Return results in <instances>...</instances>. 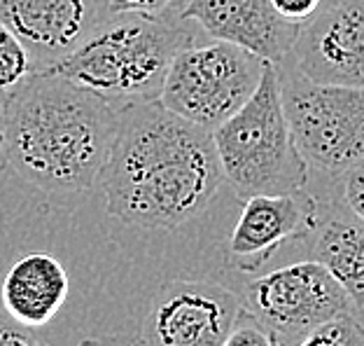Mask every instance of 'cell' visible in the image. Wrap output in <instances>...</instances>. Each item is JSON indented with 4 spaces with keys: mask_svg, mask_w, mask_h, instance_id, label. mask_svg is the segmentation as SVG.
Masks as SVG:
<instances>
[{
    "mask_svg": "<svg viewBox=\"0 0 364 346\" xmlns=\"http://www.w3.org/2000/svg\"><path fill=\"white\" fill-rule=\"evenodd\" d=\"M322 0H271V5L276 7L278 14H283L289 21H309L316 16Z\"/></svg>",
    "mask_w": 364,
    "mask_h": 346,
    "instance_id": "cell-21",
    "label": "cell"
},
{
    "mask_svg": "<svg viewBox=\"0 0 364 346\" xmlns=\"http://www.w3.org/2000/svg\"><path fill=\"white\" fill-rule=\"evenodd\" d=\"M38 73L28 47L0 23V110Z\"/></svg>",
    "mask_w": 364,
    "mask_h": 346,
    "instance_id": "cell-15",
    "label": "cell"
},
{
    "mask_svg": "<svg viewBox=\"0 0 364 346\" xmlns=\"http://www.w3.org/2000/svg\"><path fill=\"white\" fill-rule=\"evenodd\" d=\"M213 141L225 183L238 199L287 194L306 187L309 162L285 115L276 63L267 61L255 94L241 110L213 129Z\"/></svg>",
    "mask_w": 364,
    "mask_h": 346,
    "instance_id": "cell-4",
    "label": "cell"
},
{
    "mask_svg": "<svg viewBox=\"0 0 364 346\" xmlns=\"http://www.w3.org/2000/svg\"><path fill=\"white\" fill-rule=\"evenodd\" d=\"M341 199L346 204V209L364 220V164L343 173Z\"/></svg>",
    "mask_w": 364,
    "mask_h": 346,
    "instance_id": "cell-19",
    "label": "cell"
},
{
    "mask_svg": "<svg viewBox=\"0 0 364 346\" xmlns=\"http://www.w3.org/2000/svg\"><path fill=\"white\" fill-rule=\"evenodd\" d=\"M289 54L313 82L364 89V0H341L313 16Z\"/></svg>",
    "mask_w": 364,
    "mask_h": 346,
    "instance_id": "cell-11",
    "label": "cell"
},
{
    "mask_svg": "<svg viewBox=\"0 0 364 346\" xmlns=\"http://www.w3.org/2000/svg\"><path fill=\"white\" fill-rule=\"evenodd\" d=\"M238 311L229 288L176 278L152 295L140 337L145 346H222Z\"/></svg>",
    "mask_w": 364,
    "mask_h": 346,
    "instance_id": "cell-8",
    "label": "cell"
},
{
    "mask_svg": "<svg viewBox=\"0 0 364 346\" xmlns=\"http://www.w3.org/2000/svg\"><path fill=\"white\" fill-rule=\"evenodd\" d=\"M70 295L68 271L47 253H28L12 262L0 285L3 309L28 327H43Z\"/></svg>",
    "mask_w": 364,
    "mask_h": 346,
    "instance_id": "cell-13",
    "label": "cell"
},
{
    "mask_svg": "<svg viewBox=\"0 0 364 346\" xmlns=\"http://www.w3.org/2000/svg\"><path fill=\"white\" fill-rule=\"evenodd\" d=\"M311 236L313 260L341 283L355 309H364V220L348 209L332 211V206L320 204Z\"/></svg>",
    "mask_w": 364,
    "mask_h": 346,
    "instance_id": "cell-14",
    "label": "cell"
},
{
    "mask_svg": "<svg viewBox=\"0 0 364 346\" xmlns=\"http://www.w3.org/2000/svg\"><path fill=\"white\" fill-rule=\"evenodd\" d=\"M267 61L243 47L196 40L182 47L164 80L159 103L182 120L218 129L247 103L257 89Z\"/></svg>",
    "mask_w": 364,
    "mask_h": 346,
    "instance_id": "cell-5",
    "label": "cell"
},
{
    "mask_svg": "<svg viewBox=\"0 0 364 346\" xmlns=\"http://www.w3.org/2000/svg\"><path fill=\"white\" fill-rule=\"evenodd\" d=\"M98 183L112 218L140 229H178L208 209L225 173L210 129L145 101L119 110Z\"/></svg>",
    "mask_w": 364,
    "mask_h": 346,
    "instance_id": "cell-1",
    "label": "cell"
},
{
    "mask_svg": "<svg viewBox=\"0 0 364 346\" xmlns=\"http://www.w3.org/2000/svg\"><path fill=\"white\" fill-rule=\"evenodd\" d=\"M176 0H110V14H166Z\"/></svg>",
    "mask_w": 364,
    "mask_h": 346,
    "instance_id": "cell-20",
    "label": "cell"
},
{
    "mask_svg": "<svg viewBox=\"0 0 364 346\" xmlns=\"http://www.w3.org/2000/svg\"><path fill=\"white\" fill-rule=\"evenodd\" d=\"M243 307L271 327L283 346H296L320 325L355 309L341 283L316 260L252 278Z\"/></svg>",
    "mask_w": 364,
    "mask_h": 346,
    "instance_id": "cell-7",
    "label": "cell"
},
{
    "mask_svg": "<svg viewBox=\"0 0 364 346\" xmlns=\"http://www.w3.org/2000/svg\"><path fill=\"white\" fill-rule=\"evenodd\" d=\"M117 16L47 70L103 96L119 110L159 101L171 63L182 47L194 43V31L180 16Z\"/></svg>",
    "mask_w": 364,
    "mask_h": 346,
    "instance_id": "cell-3",
    "label": "cell"
},
{
    "mask_svg": "<svg viewBox=\"0 0 364 346\" xmlns=\"http://www.w3.org/2000/svg\"><path fill=\"white\" fill-rule=\"evenodd\" d=\"M276 65L285 115L309 167L343 176L364 164V89L322 85Z\"/></svg>",
    "mask_w": 364,
    "mask_h": 346,
    "instance_id": "cell-6",
    "label": "cell"
},
{
    "mask_svg": "<svg viewBox=\"0 0 364 346\" xmlns=\"http://www.w3.org/2000/svg\"><path fill=\"white\" fill-rule=\"evenodd\" d=\"M178 16L213 40L243 47L271 63L287 59L304 26L278 14L271 0H187Z\"/></svg>",
    "mask_w": 364,
    "mask_h": 346,
    "instance_id": "cell-12",
    "label": "cell"
},
{
    "mask_svg": "<svg viewBox=\"0 0 364 346\" xmlns=\"http://www.w3.org/2000/svg\"><path fill=\"white\" fill-rule=\"evenodd\" d=\"M117 127V105L38 70L0 110L3 167L45 192H85L101 180Z\"/></svg>",
    "mask_w": 364,
    "mask_h": 346,
    "instance_id": "cell-2",
    "label": "cell"
},
{
    "mask_svg": "<svg viewBox=\"0 0 364 346\" xmlns=\"http://www.w3.org/2000/svg\"><path fill=\"white\" fill-rule=\"evenodd\" d=\"M77 346H145L140 335H107V337H91L80 342Z\"/></svg>",
    "mask_w": 364,
    "mask_h": 346,
    "instance_id": "cell-22",
    "label": "cell"
},
{
    "mask_svg": "<svg viewBox=\"0 0 364 346\" xmlns=\"http://www.w3.org/2000/svg\"><path fill=\"white\" fill-rule=\"evenodd\" d=\"M320 201L306 189L287 194H255L243 201L227 253L231 267L252 274L287 241H304L316 229Z\"/></svg>",
    "mask_w": 364,
    "mask_h": 346,
    "instance_id": "cell-10",
    "label": "cell"
},
{
    "mask_svg": "<svg viewBox=\"0 0 364 346\" xmlns=\"http://www.w3.org/2000/svg\"><path fill=\"white\" fill-rule=\"evenodd\" d=\"M0 346H49L33 332V327L14 320L7 311H0Z\"/></svg>",
    "mask_w": 364,
    "mask_h": 346,
    "instance_id": "cell-18",
    "label": "cell"
},
{
    "mask_svg": "<svg viewBox=\"0 0 364 346\" xmlns=\"http://www.w3.org/2000/svg\"><path fill=\"white\" fill-rule=\"evenodd\" d=\"M110 0H0V23H5L47 70L77 49L103 26Z\"/></svg>",
    "mask_w": 364,
    "mask_h": 346,
    "instance_id": "cell-9",
    "label": "cell"
},
{
    "mask_svg": "<svg viewBox=\"0 0 364 346\" xmlns=\"http://www.w3.org/2000/svg\"><path fill=\"white\" fill-rule=\"evenodd\" d=\"M296 346H364V325L348 311L320 325Z\"/></svg>",
    "mask_w": 364,
    "mask_h": 346,
    "instance_id": "cell-16",
    "label": "cell"
},
{
    "mask_svg": "<svg viewBox=\"0 0 364 346\" xmlns=\"http://www.w3.org/2000/svg\"><path fill=\"white\" fill-rule=\"evenodd\" d=\"M222 346H283V344H280V340L271 327L264 325L257 316L250 314L241 304V311H238L234 325L227 332Z\"/></svg>",
    "mask_w": 364,
    "mask_h": 346,
    "instance_id": "cell-17",
    "label": "cell"
},
{
    "mask_svg": "<svg viewBox=\"0 0 364 346\" xmlns=\"http://www.w3.org/2000/svg\"><path fill=\"white\" fill-rule=\"evenodd\" d=\"M0 169H3V134H0Z\"/></svg>",
    "mask_w": 364,
    "mask_h": 346,
    "instance_id": "cell-23",
    "label": "cell"
}]
</instances>
